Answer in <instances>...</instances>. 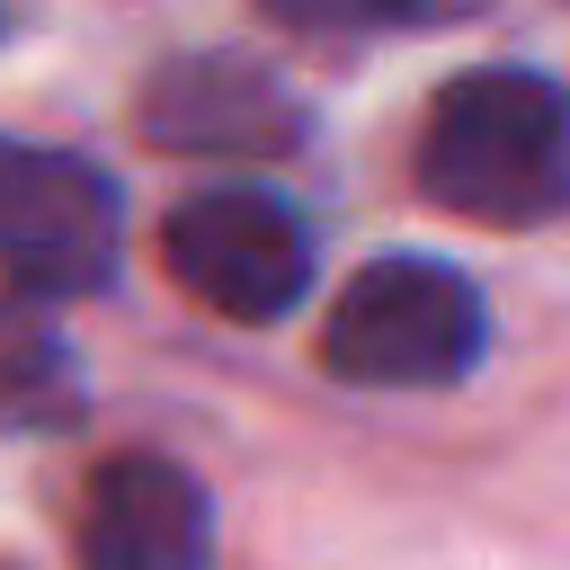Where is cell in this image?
<instances>
[{"mask_svg":"<svg viewBox=\"0 0 570 570\" xmlns=\"http://www.w3.org/2000/svg\"><path fill=\"white\" fill-rule=\"evenodd\" d=\"M419 187L463 223H552L570 205V89L543 71H463L419 125Z\"/></svg>","mask_w":570,"mask_h":570,"instance_id":"obj_1","label":"cell"},{"mask_svg":"<svg viewBox=\"0 0 570 570\" xmlns=\"http://www.w3.org/2000/svg\"><path fill=\"white\" fill-rule=\"evenodd\" d=\"M481 338H490L481 294L454 267H436V258H374L338 294V312L321 330V365L338 383H365V392H428V383L472 374Z\"/></svg>","mask_w":570,"mask_h":570,"instance_id":"obj_2","label":"cell"},{"mask_svg":"<svg viewBox=\"0 0 570 570\" xmlns=\"http://www.w3.org/2000/svg\"><path fill=\"white\" fill-rule=\"evenodd\" d=\"M125 258V196L98 160L0 142V276L18 294H98Z\"/></svg>","mask_w":570,"mask_h":570,"instance_id":"obj_3","label":"cell"},{"mask_svg":"<svg viewBox=\"0 0 570 570\" xmlns=\"http://www.w3.org/2000/svg\"><path fill=\"white\" fill-rule=\"evenodd\" d=\"M160 267L178 276V294H196L223 321H276L312 285V232L294 205H276L258 187H214V196L169 205Z\"/></svg>","mask_w":570,"mask_h":570,"instance_id":"obj_4","label":"cell"},{"mask_svg":"<svg viewBox=\"0 0 570 570\" xmlns=\"http://www.w3.org/2000/svg\"><path fill=\"white\" fill-rule=\"evenodd\" d=\"M214 561V508L187 463L169 454H116L80 490V570H205Z\"/></svg>","mask_w":570,"mask_h":570,"instance_id":"obj_5","label":"cell"},{"mask_svg":"<svg viewBox=\"0 0 570 570\" xmlns=\"http://www.w3.org/2000/svg\"><path fill=\"white\" fill-rule=\"evenodd\" d=\"M142 125L169 151H285L294 107L267 89L258 62H169V80L142 98Z\"/></svg>","mask_w":570,"mask_h":570,"instance_id":"obj_6","label":"cell"},{"mask_svg":"<svg viewBox=\"0 0 570 570\" xmlns=\"http://www.w3.org/2000/svg\"><path fill=\"white\" fill-rule=\"evenodd\" d=\"M71 410H80L71 347H62L27 303H9V294H0V428L45 436V428H62Z\"/></svg>","mask_w":570,"mask_h":570,"instance_id":"obj_7","label":"cell"},{"mask_svg":"<svg viewBox=\"0 0 570 570\" xmlns=\"http://www.w3.org/2000/svg\"><path fill=\"white\" fill-rule=\"evenodd\" d=\"M294 27H321V36H347V27H392V18H410V9H428V0H276Z\"/></svg>","mask_w":570,"mask_h":570,"instance_id":"obj_8","label":"cell"}]
</instances>
